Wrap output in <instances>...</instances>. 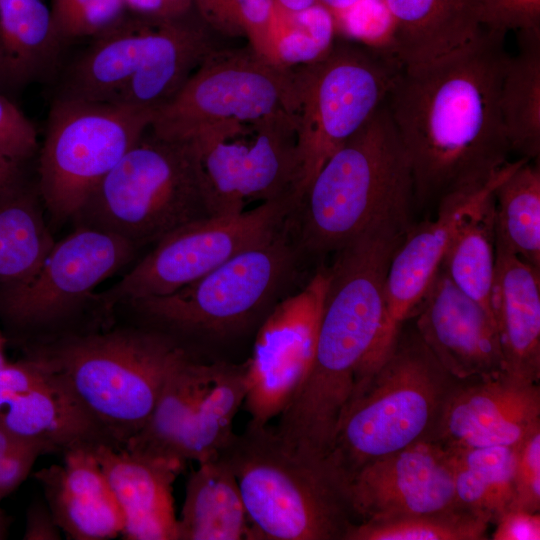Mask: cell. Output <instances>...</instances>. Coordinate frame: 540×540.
Masks as SVG:
<instances>
[{
	"label": "cell",
	"mask_w": 540,
	"mask_h": 540,
	"mask_svg": "<svg viewBox=\"0 0 540 540\" xmlns=\"http://www.w3.org/2000/svg\"><path fill=\"white\" fill-rule=\"evenodd\" d=\"M505 35L482 28L458 50L396 75L385 103L410 162L415 205L485 184L510 162L499 109Z\"/></svg>",
	"instance_id": "1"
},
{
	"label": "cell",
	"mask_w": 540,
	"mask_h": 540,
	"mask_svg": "<svg viewBox=\"0 0 540 540\" xmlns=\"http://www.w3.org/2000/svg\"><path fill=\"white\" fill-rule=\"evenodd\" d=\"M20 351L70 389L116 448L143 428L168 375L193 352L162 331L115 319Z\"/></svg>",
	"instance_id": "2"
},
{
	"label": "cell",
	"mask_w": 540,
	"mask_h": 540,
	"mask_svg": "<svg viewBox=\"0 0 540 540\" xmlns=\"http://www.w3.org/2000/svg\"><path fill=\"white\" fill-rule=\"evenodd\" d=\"M414 205L410 162L384 103L322 166L290 225L301 256L320 258L376 224H413Z\"/></svg>",
	"instance_id": "3"
},
{
	"label": "cell",
	"mask_w": 540,
	"mask_h": 540,
	"mask_svg": "<svg viewBox=\"0 0 540 540\" xmlns=\"http://www.w3.org/2000/svg\"><path fill=\"white\" fill-rule=\"evenodd\" d=\"M460 381L415 328H403L386 359L355 391L325 458L328 464L347 487L371 461L432 442Z\"/></svg>",
	"instance_id": "4"
},
{
	"label": "cell",
	"mask_w": 540,
	"mask_h": 540,
	"mask_svg": "<svg viewBox=\"0 0 540 540\" xmlns=\"http://www.w3.org/2000/svg\"><path fill=\"white\" fill-rule=\"evenodd\" d=\"M220 455L238 482L248 540H345L357 523L327 460L290 451L270 424L247 423Z\"/></svg>",
	"instance_id": "5"
},
{
	"label": "cell",
	"mask_w": 540,
	"mask_h": 540,
	"mask_svg": "<svg viewBox=\"0 0 540 540\" xmlns=\"http://www.w3.org/2000/svg\"><path fill=\"white\" fill-rule=\"evenodd\" d=\"M301 258L288 220L267 240L175 292L119 307H127L133 321L198 353L201 345L229 340L259 326L285 297Z\"/></svg>",
	"instance_id": "6"
},
{
	"label": "cell",
	"mask_w": 540,
	"mask_h": 540,
	"mask_svg": "<svg viewBox=\"0 0 540 540\" xmlns=\"http://www.w3.org/2000/svg\"><path fill=\"white\" fill-rule=\"evenodd\" d=\"M137 248L84 225L54 246L27 280L0 285V326L20 350L100 327L114 318L94 291L134 257Z\"/></svg>",
	"instance_id": "7"
},
{
	"label": "cell",
	"mask_w": 540,
	"mask_h": 540,
	"mask_svg": "<svg viewBox=\"0 0 540 540\" xmlns=\"http://www.w3.org/2000/svg\"><path fill=\"white\" fill-rule=\"evenodd\" d=\"M212 216L198 154L190 141L149 128L95 189L76 220L137 249Z\"/></svg>",
	"instance_id": "8"
},
{
	"label": "cell",
	"mask_w": 540,
	"mask_h": 540,
	"mask_svg": "<svg viewBox=\"0 0 540 540\" xmlns=\"http://www.w3.org/2000/svg\"><path fill=\"white\" fill-rule=\"evenodd\" d=\"M400 69L388 51L349 41H334L321 58L293 67L299 200L326 161L385 103Z\"/></svg>",
	"instance_id": "9"
},
{
	"label": "cell",
	"mask_w": 540,
	"mask_h": 540,
	"mask_svg": "<svg viewBox=\"0 0 540 540\" xmlns=\"http://www.w3.org/2000/svg\"><path fill=\"white\" fill-rule=\"evenodd\" d=\"M153 113L126 105L57 97L40 149L37 190L54 222L76 219Z\"/></svg>",
	"instance_id": "10"
},
{
	"label": "cell",
	"mask_w": 540,
	"mask_h": 540,
	"mask_svg": "<svg viewBox=\"0 0 540 540\" xmlns=\"http://www.w3.org/2000/svg\"><path fill=\"white\" fill-rule=\"evenodd\" d=\"M298 107L293 67L277 64L249 44L210 55L179 92L153 115L149 129L188 141L218 125L253 120Z\"/></svg>",
	"instance_id": "11"
},
{
	"label": "cell",
	"mask_w": 540,
	"mask_h": 540,
	"mask_svg": "<svg viewBox=\"0 0 540 540\" xmlns=\"http://www.w3.org/2000/svg\"><path fill=\"white\" fill-rule=\"evenodd\" d=\"M297 206L294 196L239 214L209 216L170 232L111 288L98 294L114 314L128 302L175 292L278 232Z\"/></svg>",
	"instance_id": "12"
},
{
	"label": "cell",
	"mask_w": 540,
	"mask_h": 540,
	"mask_svg": "<svg viewBox=\"0 0 540 540\" xmlns=\"http://www.w3.org/2000/svg\"><path fill=\"white\" fill-rule=\"evenodd\" d=\"M189 141L199 157L212 216L239 214L249 202L287 196L298 204L296 115L230 122Z\"/></svg>",
	"instance_id": "13"
},
{
	"label": "cell",
	"mask_w": 540,
	"mask_h": 540,
	"mask_svg": "<svg viewBox=\"0 0 540 540\" xmlns=\"http://www.w3.org/2000/svg\"><path fill=\"white\" fill-rule=\"evenodd\" d=\"M526 159L507 163L488 182L443 197L431 220L413 224L391 260L384 294L383 321L359 382L369 378L393 349L405 322L413 316L437 275L460 229L494 200L498 185Z\"/></svg>",
	"instance_id": "14"
},
{
	"label": "cell",
	"mask_w": 540,
	"mask_h": 540,
	"mask_svg": "<svg viewBox=\"0 0 540 540\" xmlns=\"http://www.w3.org/2000/svg\"><path fill=\"white\" fill-rule=\"evenodd\" d=\"M327 266L321 265L294 294L282 298L258 326L252 355L245 361L248 424L267 425L289 405L311 367Z\"/></svg>",
	"instance_id": "15"
},
{
	"label": "cell",
	"mask_w": 540,
	"mask_h": 540,
	"mask_svg": "<svg viewBox=\"0 0 540 540\" xmlns=\"http://www.w3.org/2000/svg\"><path fill=\"white\" fill-rule=\"evenodd\" d=\"M346 490L357 523L393 520L458 504L448 454L434 442H421L371 461L354 474Z\"/></svg>",
	"instance_id": "16"
},
{
	"label": "cell",
	"mask_w": 540,
	"mask_h": 540,
	"mask_svg": "<svg viewBox=\"0 0 540 540\" xmlns=\"http://www.w3.org/2000/svg\"><path fill=\"white\" fill-rule=\"evenodd\" d=\"M540 428V385L503 372L461 380L432 442L445 450L515 446Z\"/></svg>",
	"instance_id": "17"
},
{
	"label": "cell",
	"mask_w": 540,
	"mask_h": 540,
	"mask_svg": "<svg viewBox=\"0 0 540 540\" xmlns=\"http://www.w3.org/2000/svg\"><path fill=\"white\" fill-rule=\"evenodd\" d=\"M415 314L419 336L458 380L503 372L494 318L460 291L441 269Z\"/></svg>",
	"instance_id": "18"
},
{
	"label": "cell",
	"mask_w": 540,
	"mask_h": 540,
	"mask_svg": "<svg viewBox=\"0 0 540 540\" xmlns=\"http://www.w3.org/2000/svg\"><path fill=\"white\" fill-rule=\"evenodd\" d=\"M92 449L121 509L126 540H178L173 483L177 465L99 444Z\"/></svg>",
	"instance_id": "19"
},
{
	"label": "cell",
	"mask_w": 540,
	"mask_h": 540,
	"mask_svg": "<svg viewBox=\"0 0 540 540\" xmlns=\"http://www.w3.org/2000/svg\"><path fill=\"white\" fill-rule=\"evenodd\" d=\"M492 310L503 373L525 383L540 381V270L495 236Z\"/></svg>",
	"instance_id": "20"
},
{
	"label": "cell",
	"mask_w": 540,
	"mask_h": 540,
	"mask_svg": "<svg viewBox=\"0 0 540 540\" xmlns=\"http://www.w3.org/2000/svg\"><path fill=\"white\" fill-rule=\"evenodd\" d=\"M91 448L70 450L62 464L33 475L57 525L73 540L111 539L124 528L121 509Z\"/></svg>",
	"instance_id": "21"
},
{
	"label": "cell",
	"mask_w": 540,
	"mask_h": 540,
	"mask_svg": "<svg viewBox=\"0 0 540 540\" xmlns=\"http://www.w3.org/2000/svg\"><path fill=\"white\" fill-rule=\"evenodd\" d=\"M390 20L387 51L401 68L465 46L482 30L480 0H382Z\"/></svg>",
	"instance_id": "22"
},
{
	"label": "cell",
	"mask_w": 540,
	"mask_h": 540,
	"mask_svg": "<svg viewBox=\"0 0 540 540\" xmlns=\"http://www.w3.org/2000/svg\"><path fill=\"white\" fill-rule=\"evenodd\" d=\"M49 372L47 381L18 395L7 405L0 414L3 425L20 439L43 444L48 453L63 455L99 444L114 447L70 389Z\"/></svg>",
	"instance_id": "23"
},
{
	"label": "cell",
	"mask_w": 540,
	"mask_h": 540,
	"mask_svg": "<svg viewBox=\"0 0 540 540\" xmlns=\"http://www.w3.org/2000/svg\"><path fill=\"white\" fill-rule=\"evenodd\" d=\"M152 21L128 13L92 38L67 68L58 97L116 103L139 67Z\"/></svg>",
	"instance_id": "24"
},
{
	"label": "cell",
	"mask_w": 540,
	"mask_h": 540,
	"mask_svg": "<svg viewBox=\"0 0 540 540\" xmlns=\"http://www.w3.org/2000/svg\"><path fill=\"white\" fill-rule=\"evenodd\" d=\"M63 45L46 0H0V94L51 76Z\"/></svg>",
	"instance_id": "25"
},
{
	"label": "cell",
	"mask_w": 540,
	"mask_h": 540,
	"mask_svg": "<svg viewBox=\"0 0 540 540\" xmlns=\"http://www.w3.org/2000/svg\"><path fill=\"white\" fill-rule=\"evenodd\" d=\"M249 522L236 476L217 456L198 463L186 483L178 540H248Z\"/></svg>",
	"instance_id": "26"
},
{
	"label": "cell",
	"mask_w": 540,
	"mask_h": 540,
	"mask_svg": "<svg viewBox=\"0 0 540 540\" xmlns=\"http://www.w3.org/2000/svg\"><path fill=\"white\" fill-rule=\"evenodd\" d=\"M245 362L222 361L204 395L181 428L171 448L169 460L184 469L217 457L232 440L233 422L246 396Z\"/></svg>",
	"instance_id": "27"
},
{
	"label": "cell",
	"mask_w": 540,
	"mask_h": 540,
	"mask_svg": "<svg viewBox=\"0 0 540 540\" xmlns=\"http://www.w3.org/2000/svg\"><path fill=\"white\" fill-rule=\"evenodd\" d=\"M221 364V360L208 361L196 352L184 357L164 382L147 422L124 448L172 463L169 455L174 441Z\"/></svg>",
	"instance_id": "28"
},
{
	"label": "cell",
	"mask_w": 540,
	"mask_h": 540,
	"mask_svg": "<svg viewBox=\"0 0 540 540\" xmlns=\"http://www.w3.org/2000/svg\"><path fill=\"white\" fill-rule=\"evenodd\" d=\"M499 109L511 149L529 161L540 156V30L518 32V51L508 57Z\"/></svg>",
	"instance_id": "29"
},
{
	"label": "cell",
	"mask_w": 540,
	"mask_h": 540,
	"mask_svg": "<svg viewBox=\"0 0 540 540\" xmlns=\"http://www.w3.org/2000/svg\"><path fill=\"white\" fill-rule=\"evenodd\" d=\"M41 204L27 180L0 196V285L30 278L54 246Z\"/></svg>",
	"instance_id": "30"
},
{
	"label": "cell",
	"mask_w": 540,
	"mask_h": 540,
	"mask_svg": "<svg viewBox=\"0 0 540 540\" xmlns=\"http://www.w3.org/2000/svg\"><path fill=\"white\" fill-rule=\"evenodd\" d=\"M514 450L505 445L445 450L457 503L495 523L512 504Z\"/></svg>",
	"instance_id": "31"
},
{
	"label": "cell",
	"mask_w": 540,
	"mask_h": 540,
	"mask_svg": "<svg viewBox=\"0 0 540 540\" xmlns=\"http://www.w3.org/2000/svg\"><path fill=\"white\" fill-rule=\"evenodd\" d=\"M495 236L540 270V166L522 162L495 189Z\"/></svg>",
	"instance_id": "32"
},
{
	"label": "cell",
	"mask_w": 540,
	"mask_h": 540,
	"mask_svg": "<svg viewBox=\"0 0 540 540\" xmlns=\"http://www.w3.org/2000/svg\"><path fill=\"white\" fill-rule=\"evenodd\" d=\"M440 269L460 291L494 318V200L460 227L444 255Z\"/></svg>",
	"instance_id": "33"
},
{
	"label": "cell",
	"mask_w": 540,
	"mask_h": 540,
	"mask_svg": "<svg viewBox=\"0 0 540 540\" xmlns=\"http://www.w3.org/2000/svg\"><path fill=\"white\" fill-rule=\"evenodd\" d=\"M491 520L459 504L443 510L354 524L345 540H483Z\"/></svg>",
	"instance_id": "34"
},
{
	"label": "cell",
	"mask_w": 540,
	"mask_h": 540,
	"mask_svg": "<svg viewBox=\"0 0 540 540\" xmlns=\"http://www.w3.org/2000/svg\"><path fill=\"white\" fill-rule=\"evenodd\" d=\"M334 30L332 13L319 2L296 13L275 5L272 61L286 67L311 63L331 48Z\"/></svg>",
	"instance_id": "35"
},
{
	"label": "cell",
	"mask_w": 540,
	"mask_h": 540,
	"mask_svg": "<svg viewBox=\"0 0 540 540\" xmlns=\"http://www.w3.org/2000/svg\"><path fill=\"white\" fill-rule=\"evenodd\" d=\"M194 7L213 29L231 39L245 37L272 61V0H194Z\"/></svg>",
	"instance_id": "36"
},
{
	"label": "cell",
	"mask_w": 540,
	"mask_h": 540,
	"mask_svg": "<svg viewBox=\"0 0 540 540\" xmlns=\"http://www.w3.org/2000/svg\"><path fill=\"white\" fill-rule=\"evenodd\" d=\"M49 5L55 30L63 44L94 38L128 14L124 0H50Z\"/></svg>",
	"instance_id": "37"
},
{
	"label": "cell",
	"mask_w": 540,
	"mask_h": 540,
	"mask_svg": "<svg viewBox=\"0 0 540 540\" xmlns=\"http://www.w3.org/2000/svg\"><path fill=\"white\" fill-rule=\"evenodd\" d=\"M510 508L540 512V428L515 445Z\"/></svg>",
	"instance_id": "38"
},
{
	"label": "cell",
	"mask_w": 540,
	"mask_h": 540,
	"mask_svg": "<svg viewBox=\"0 0 540 540\" xmlns=\"http://www.w3.org/2000/svg\"><path fill=\"white\" fill-rule=\"evenodd\" d=\"M37 148V132L32 122L11 98L0 94V155L26 164Z\"/></svg>",
	"instance_id": "39"
},
{
	"label": "cell",
	"mask_w": 540,
	"mask_h": 540,
	"mask_svg": "<svg viewBox=\"0 0 540 540\" xmlns=\"http://www.w3.org/2000/svg\"><path fill=\"white\" fill-rule=\"evenodd\" d=\"M480 21L504 33L540 30V0H480Z\"/></svg>",
	"instance_id": "40"
},
{
	"label": "cell",
	"mask_w": 540,
	"mask_h": 540,
	"mask_svg": "<svg viewBox=\"0 0 540 540\" xmlns=\"http://www.w3.org/2000/svg\"><path fill=\"white\" fill-rule=\"evenodd\" d=\"M47 453L43 444L20 439L0 456V501L24 482L37 458Z\"/></svg>",
	"instance_id": "41"
},
{
	"label": "cell",
	"mask_w": 540,
	"mask_h": 540,
	"mask_svg": "<svg viewBox=\"0 0 540 540\" xmlns=\"http://www.w3.org/2000/svg\"><path fill=\"white\" fill-rule=\"evenodd\" d=\"M49 370L40 362L21 357L14 363L0 366V414L18 395L47 381Z\"/></svg>",
	"instance_id": "42"
},
{
	"label": "cell",
	"mask_w": 540,
	"mask_h": 540,
	"mask_svg": "<svg viewBox=\"0 0 540 540\" xmlns=\"http://www.w3.org/2000/svg\"><path fill=\"white\" fill-rule=\"evenodd\" d=\"M495 523L493 540L540 539V512L510 508Z\"/></svg>",
	"instance_id": "43"
},
{
	"label": "cell",
	"mask_w": 540,
	"mask_h": 540,
	"mask_svg": "<svg viewBox=\"0 0 540 540\" xmlns=\"http://www.w3.org/2000/svg\"><path fill=\"white\" fill-rule=\"evenodd\" d=\"M24 540H59L61 529L57 525L47 503L34 500L26 512Z\"/></svg>",
	"instance_id": "44"
},
{
	"label": "cell",
	"mask_w": 540,
	"mask_h": 540,
	"mask_svg": "<svg viewBox=\"0 0 540 540\" xmlns=\"http://www.w3.org/2000/svg\"><path fill=\"white\" fill-rule=\"evenodd\" d=\"M128 13L169 18L184 14L194 7V0H124Z\"/></svg>",
	"instance_id": "45"
},
{
	"label": "cell",
	"mask_w": 540,
	"mask_h": 540,
	"mask_svg": "<svg viewBox=\"0 0 540 540\" xmlns=\"http://www.w3.org/2000/svg\"><path fill=\"white\" fill-rule=\"evenodd\" d=\"M24 166L0 155V196L26 181Z\"/></svg>",
	"instance_id": "46"
},
{
	"label": "cell",
	"mask_w": 540,
	"mask_h": 540,
	"mask_svg": "<svg viewBox=\"0 0 540 540\" xmlns=\"http://www.w3.org/2000/svg\"><path fill=\"white\" fill-rule=\"evenodd\" d=\"M274 4L288 13H296L305 10L314 4L318 3V0H272Z\"/></svg>",
	"instance_id": "47"
},
{
	"label": "cell",
	"mask_w": 540,
	"mask_h": 540,
	"mask_svg": "<svg viewBox=\"0 0 540 540\" xmlns=\"http://www.w3.org/2000/svg\"><path fill=\"white\" fill-rule=\"evenodd\" d=\"M362 0H318L328 10L344 12L357 6Z\"/></svg>",
	"instance_id": "48"
},
{
	"label": "cell",
	"mask_w": 540,
	"mask_h": 540,
	"mask_svg": "<svg viewBox=\"0 0 540 540\" xmlns=\"http://www.w3.org/2000/svg\"><path fill=\"white\" fill-rule=\"evenodd\" d=\"M20 438L13 435L0 420V456L15 445Z\"/></svg>",
	"instance_id": "49"
},
{
	"label": "cell",
	"mask_w": 540,
	"mask_h": 540,
	"mask_svg": "<svg viewBox=\"0 0 540 540\" xmlns=\"http://www.w3.org/2000/svg\"><path fill=\"white\" fill-rule=\"evenodd\" d=\"M10 518L0 507V540L5 539L8 535Z\"/></svg>",
	"instance_id": "50"
},
{
	"label": "cell",
	"mask_w": 540,
	"mask_h": 540,
	"mask_svg": "<svg viewBox=\"0 0 540 540\" xmlns=\"http://www.w3.org/2000/svg\"><path fill=\"white\" fill-rule=\"evenodd\" d=\"M6 341L3 334L0 333V366L7 363L4 358H3V355H2V344L3 342Z\"/></svg>",
	"instance_id": "51"
}]
</instances>
